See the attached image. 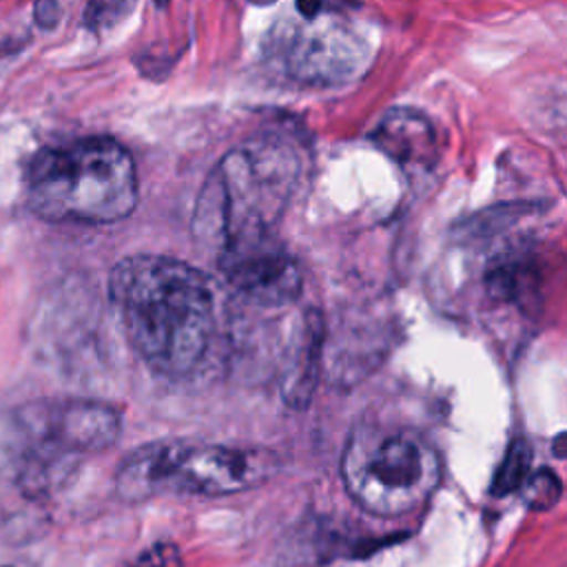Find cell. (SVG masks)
Listing matches in <instances>:
<instances>
[{"instance_id":"1","label":"cell","mask_w":567,"mask_h":567,"mask_svg":"<svg viewBox=\"0 0 567 567\" xmlns=\"http://www.w3.org/2000/svg\"><path fill=\"white\" fill-rule=\"evenodd\" d=\"M109 295L131 348L155 372L184 377L199 365L215 330L206 272L166 255H131L113 266Z\"/></svg>"},{"instance_id":"2","label":"cell","mask_w":567,"mask_h":567,"mask_svg":"<svg viewBox=\"0 0 567 567\" xmlns=\"http://www.w3.org/2000/svg\"><path fill=\"white\" fill-rule=\"evenodd\" d=\"M299 177V157L281 140L264 137L233 148L204 182L193 230L217 252L270 237Z\"/></svg>"},{"instance_id":"3","label":"cell","mask_w":567,"mask_h":567,"mask_svg":"<svg viewBox=\"0 0 567 567\" xmlns=\"http://www.w3.org/2000/svg\"><path fill=\"white\" fill-rule=\"evenodd\" d=\"M27 202L49 221H120L137 204L133 157L109 137L42 148L27 168Z\"/></svg>"},{"instance_id":"4","label":"cell","mask_w":567,"mask_h":567,"mask_svg":"<svg viewBox=\"0 0 567 567\" xmlns=\"http://www.w3.org/2000/svg\"><path fill=\"white\" fill-rule=\"evenodd\" d=\"M279 470L270 450L202 441H157L131 452L115 472L124 501L224 496L261 485Z\"/></svg>"},{"instance_id":"5","label":"cell","mask_w":567,"mask_h":567,"mask_svg":"<svg viewBox=\"0 0 567 567\" xmlns=\"http://www.w3.org/2000/svg\"><path fill=\"white\" fill-rule=\"evenodd\" d=\"M441 456L408 427L361 423L341 454L350 498L374 516H403L430 501L441 483Z\"/></svg>"},{"instance_id":"6","label":"cell","mask_w":567,"mask_h":567,"mask_svg":"<svg viewBox=\"0 0 567 567\" xmlns=\"http://www.w3.org/2000/svg\"><path fill=\"white\" fill-rule=\"evenodd\" d=\"M22 427L29 439L24 481L44 487L58 470H69L75 458L104 452L120 436L115 408L91 399L47 401L24 410Z\"/></svg>"},{"instance_id":"7","label":"cell","mask_w":567,"mask_h":567,"mask_svg":"<svg viewBox=\"0 0 567 567\" xmlns=\"http://www.w3.org/2000/svg\"><path fill=\"white\" fill-rule=\"evenodd\" d=\"M219 268L233 290L266 308L297 301L303 288L299 264L270 237L224 248Z\"/></svg>"},{"instance_id":"8","label":"cell","mask_w":567,"mask_h":567,"mask_svg":"<svg viewBox=\"0 0 567 567\" xmlns=\"http://www.w3.org/2000/svg\"><path fill=\"white\" fill-rule=\"evenodd\" d=\"M365 44L341 24L299 29L284 53L288 71L306 82H341L352 78L363 60Z\"/></svg>"},{"instance_id":"9","label":"cell","mask_w":567,"mask_h":567,"mask_svg":"<svg viewBox=\"0 0 567 567\" xmlns=\"http://www.w3.org/2000/svg\"><path fill=\"white\" fill-rule=\"evenodd\" d=\"M374 144L392 159L412 166L430 164L436 155V140L430 122L410 109L388 113L372 135Z\"/></svg>"},{"instance_id":"10","label":"cell","mask_w":567,"mask_h":567,"mask_svg":"<svg viewBox=\"0 0 567 567\" xmlns=\"http://www.w3.org/2000/svg\"><path fill=\"white\" fill-rule=\"evenodd\" d=\"M321 328V326H319ZM319 328L315 323H306L303 330L299 332V343L292 357V363L288 368L286 381H284V392L288 401L301 405L315 385V368L319 359Z\"/></svg>"},{"instance_id":"11","label":"cell","mask_w":567,"mask_h":567,"mask_svg":"<svg viewBox=\"0 0 567 567\" xmlns=\"http://www.w3.org/2000/svg\"><path fill=\"white\" fill-rule=\"evenodd\" d=\"M529 467H532V450L523 439H516L509 445L501 467L494 474L492 492L503 496V494L518 489L525 483V478L529 476Z\"/></svg>"},{"instance_id":"12","label":"cell","mask_w":567,"mask_h":567,"mask_svg":"<svg viewBox=\"0 0 567 567\" xmlns=\"http://www.w3.org/2000/svg\"><path fill=\"white\" fill-rule=\"evenodd\" d=\"M520 487H523L525 503L534 509L554 507L563 492L558 476L547 470H538L536 474H529Z\"/></svg>"},{"instance_id":"13","label":"cell","mask_w":567,"mask_h":567,"mask_svg":"<svg viewBox=\"0 0 567 567\" xmlns=\"http://www.w3.org/2000/svg\"><path fill=\"white\" fill-rule=\"evenodd\" d=\"M133 567H179V551L171 543H159L142 554Z\"/></svg>"},{"instance_id":"14","label":"cell","mask_w":567,"mask_h":567,"mask_svg":"<svg viewBox=\"0 0 567 567\" xmlns=\"http://www.w3.org/2000/svg\"><path fill=\"white\" fill-rule=\"evenodd\" d=\"M321 7V0H297V9L301 11L303 18H315Z\"/></svg>"}]
</instances>
